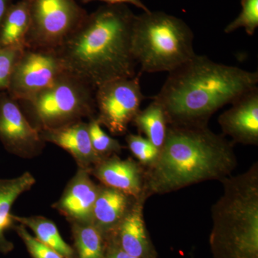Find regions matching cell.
<instances>
[{
    "mask_svg": "<svg viewBox=\"0 0 258 258\" xmlns=\"http://www.w3.org/2000/svg\"><path fill=\"white\" fill-rule=\"evenodd\" d=\"M153 101L144 110H140L133 121L141 132L161 150L167 133V115L160 103L153 98Z\"/></svg>",
    "mask_w": 258,
    "mask_h": 258,
    "instance_id": "obj_19",
    "label": "cell"
},
{
    "mask_svg": "<svg viewBox=\"0 0 258 258\" xmlns=\"http://www.w3.org/2000/svg\"><path fill=\"white\" fill-rule=\"evenodd\" d=\"M218 118L222 132L235 142L257 144L258 88L241 96Z\"/></svg>",
    "mask_w": 258,
    "mask_h": 258,
    "instance_id": "obj_11",
    "label": "cell"
},
{
    "mask_svg": "<svg viewBox=\"0 0 258 258\" xmlns=\"http://www.w3.org/2000/svg\"><path fill=\"white\" fill-rule=\"evenodd\" d=\"M93 172L106 186L118 190L127 196L138 198L142 192V171L132 159L121 160L114 157L101 161Z\"/></svg>",
    "mask_w": 258,
    "mask_h": 258,
    "instance_id": "obj_14",
    "label": "cell"
},
{
    "mask_svg": "<svg viewBox=\"0 0 258 258\" xmlns=\"http://www.w3.org/2000/svg\"><path fill=\"white\" fill-rule=\"evenodd\" d=\"M242 12L237 18L225 28L226 34L244 28L247 35L252 36L258 27V0H241Z\"/></svg>",
    "mask_w": 258,
    "mask_h": 258,
    "instance_id": "obj_22",
    "label": "cell"
},
{
    "mask_svg": "<svg viewBox=\"0 0 258 258\" xmlns=\"http://www.w3.org/2000/svg\"><path fill=\"white\" fill-rule=\"evenodd\" d=\"M258 73L197 55L169 73L154 99L170 125H205L217 110L257 88Z\"/></svg>",
    "mask_w": 258,
    "mask_h": 258,
    "instance_id": "obj_2",
    "label": "cell"
},
{
    "mask_svg": "<svg viewBox=\"0 0 258 258\" xmlns=\"http://www.w3.org/2000/svg\"><path fill=\"white\" fill-rule=\"evenodd\" d=\"M30 25L29 0H20L10 6L0 29V47H25V40Z\"/></svg>",
    "mask_w": 258,
    "mask_h": 258,
    "instance_id": "obj_18",
    "label": "cell"
},
{
    "mask_svg": "<svg viewBox=\"0 0 258 258\" xmlns=\"http://www.w3.org/2000/svg\"><path fill=\"white\" fill-rule=\"evenodd\" d=\"M0 142L8 152L23 157L35 155L45 143L38 129L7 91L0 92Z\"/></svg>",
    "mask_w": 258,
    "mask_h": 258,
    "instance_id": "obj_10",
    "label": "cell"
},
{
    "mask_svg": "<svg viewBox=\"0 0 258 258\" xmlns=\"http://www.w3.org/2000/svg\"><path fill=\"white\" fill-rule=\"evenodd\" d=\"M15 230L22 240L25 242L29 252L33 258H64L55 249L51 248L40 242L35 237L30 235L25 226L20 224L15 227Z\"/></svg>",
    "mask_w": 258,
    "mask_h": 258,
    "instance_id": "obj_26",
    "label": "cell"
},
{
    "mask_svg": "<svg viewBox=\"0 0 258 258\" xmlns=\"http://www.w3.org/2000/svg\"><path fill=\"white\" fill-rule=\"evenodd\" d=\"M136 15L126 5H106L88 14L57 49L64 70L96 88L137 76L132 51Z\"/></svg>",
    "mask_w": 258,
    "mask_h": 258,
    "instance_id": "obj_1",
    "label": "cell"
},
{
    "mask_svg": "<svg viewBox=\"0 0 258 258\" xmlns=\"http://www.w3.org/2000/svg\"><path fill=\"white\" fill-rule=\"evenodd\" d=\"M96 88L64 71L52 84L26 101H18L31 115L39 131L56 128L93 118L96 113Z\"/></svg>",
    "mask_w": 258,
    "mask_h": 258,
    "instance_id": "obj_6",
    "label": "cell"
},
{
    "mask_svg": "<svg viewBox=\"0 0 258 258\" xmlns=\"http://www.w3.org/2000/svg\"><path fill=\"white\" fill-rule=\"evenodd\" d=\"M25 47H0V92L7 91L12 74Z\"/></svg>",
    "mask_w": 258,
    "mask_h": 258,
    "instance_id": "obj_24",
    "label": "cell"
},
{
    "mask_svg": "<svg viewBox=\"0 0 258 258\" xmlns=\"http://www.w3.org/2000/svg\"><path fill=\"white\" fill-rule=\"evenodd\" d=\"M126 142L132 154L144 164H154L159 157L160 150L142 136L130 134Z\"/></svg>",
    "mask_w": 258,
    "mask_h": 258,
    "instance_id": "obj_25",
    "label": "cell"
},
{
    "mask_svg": "<svg viewBox=\"0 0 258 258\" xmlns=\"http://www.w3.org/2000/svg\"><path fill=\"white\" fill-rule=\"evenodd\" d=\"M73 232L79 258H105L103 233L92 222H74Z\"/></svg>",
    "mask_w": 258,
    "mask_h": 258,
    "instance_id": "obj_21",
    "label": "cell"
},
{
    "mask_svg": "<svg viewBox=\"0 0 258 258\" xmlns=\"http://www.w3.org/2000/svg\"><path fill=\"white\" fill-rule=\"evenodd\" d=\"M29 11L25 47L49 50H57L88 15L76 0H29Z\"/></svg>",
    "mask_w": 258,
    "mask_h": 258,
    "instance_id": "obj_7",
    "label": "cell"
},
{
    "mask_svg": "<svg viewBox=\"0 0 258 258\" xmlns=\"http://www.w3.org/2000/svg\"><path fill=\"white\" fill-rule=\"evenodd\" d=\"M42 140L58 146L69 152L79 163L81 169L88 170L90 166L103 160L93 149L88 133V123L75 122L60 128L39 131Z\"/></svg>",
    "mask_w": 258,
    "mask_h": 258,
    "instance_id": "obj_12",
    "label": "cell"
},
{
    "mask_svg": "<svg viewBox=\"0 0 258 258\" xmlns=\"http://www.w3.org/2000/svg\"><path fill=\"white\" fill-rule=\"evenodd\" d=\"M214 207L210 246L214 258H258L257 166L225 179Z\"/></svg>",
    "mask_w": 258,
    "mask_h": 258,
    "instance_id": "obj_4",
    "label": "cell"
},
{
    "mask_svg": "<svg viewBox=\"0 0 258 258\" xmlns=\"http://www.w3.org/2000/svg\"><path fill=\"white\" fill-rule=\"evenodd\" d=\"M64 71L57 50L25 47L7 92L15 101H26L52 84Z\"/></svg>",
    "mask_w": 258,
    "mask_h": 258,
    "instance_id": "obj_9",
    "label": "cell"
},
{
    "mask_svg": "<svg viewBox=\"0 0 258 258\" xmlns=\"http://www.w3.org/2000/svg\"><path fill=\"white\" fill-rule=\"evenodd\" d=\"M194 34L181 19L162 13L136 15L132 51L142 73H171L193 58Z\"/></svg>",
    "mask_w": 258,
    "mask_h": 258,
    "instance_id": "obj_5",
    "label": "cell"
},
{
    "mask_svg": "<svg viewBox=\"0 0 258 258\" xmlns=\"http://www.w3.org/2000/svg\"><path fill=\"white\" fill-rule=\"evenodd\" d=\"M145 98L141 87L140 75L103 83L95 92L98 111L97 120L113 135H122L140 111Z\"/></svg>",
    "mask_w": 258,
    "mask_h": 258,
    "instance_id": "obj_8",
    "label": "cell"
},
{
    "mask_svg": "<svg viewBox=\"0 0 258 258\" xmlns=\"http://www.w3.org/2000/svg\"><path fill=\"white\" fill-rule=\"evenodd\" d=\"M128 197L113 188H100L93 207L92 223L102 233L113 230L119 225L128 210Z\"/></svg>",
    "mask_w": 258,
    "mask_h": 258,
    "instance_id": "obj_17",
    "label": "cell"
},
{
    "mask_svg": "<svg viewBox=\"0 0 258 258\" xmlns=\"http://www.w3.org/2000/svg\"><path fill=\"white\" fill-rule=\"evenodd\" d=\"M15 222L29 227L34 232L35 238L48 246L64 258H74V249L61 237L57 226L53 222L41 216L20 217L13 215Z\"/></svg>",
    "mask_w": 258,
    "mask_h": 258,
    "instance_id": "obj_20",
    "label": "cell"
},
{
    "mask_svg": "<svg viewBox=\"0 0 258 258\" xmlns=\"http://www.w3.org/2000/svg\"><path fill=\"white\" fill-rule=\"evenodd\" d=\"M105 258H138L130 255L124 252L123 249H120L119 246L113 247V249L108 252V255L105 256Z\"/></svg>",
    "mask_w": 258,
    "mask_h": 258,
    "instance_id": "obj_28",
    "label": "cell"
},
{
    "mask_svg": "<svg viewBox=\"0 0 258 258\" xmlns=\"http://www.w3.org/2000/svg\"><path fill=\"white\" fill-rule=\"evenodd\" d=\"M232 144L205 125H170L149 173V189L166 193L225 178L235 166Z\"/></svg>",
    "mask_w": 258,
    "mask_h": 258,
    "instance_id": "obj_3",
    "label": "cell"
},
{
    "mask_svg": "<svg viewBox=\"0 0 258 258\" xmlns=\"http://www.w3.org/2000/svg\"><path fill=\"white\" fill-rule=\"evenodd\" d=\"M99 190L88 175V170L80 169L55 207L71 221L92 222L93 207Z\"/></svg>",
    "mask_w": 258,
    "mask_h": 258,
    "instance_id": "obj_13",
    "label": "cell"
},
{
    "mask_svg": "<svg viewBox=\"0 0 258 258\" xmlns=\"http://www.w3.org/2000/svg\"><path fill=\"white\" fill-rule=\"evenodd\" d=\"M94 1H101L106 3V5H126L130 4L142 10L144 13H149L151 10L142 3V0H81L83 4H88Z\"/></svg>",
    "mask_w": 258,
    "mask_h": 258,
    "instance_id": "obj_27",
    "label": "cell"
},
{
    "mask_svg": "<svg viewBox=\"0 0 258 258\" xmlns=\"http://www.w3.org/2000/svg\"><path fill=\"white\" fill-rule=\"evenodd\" d=\"M35 179L30 173L25 172L18 177L0 179V252L8 253L13 244L7 240L5 232L15 225L11 209L17 199L31 189Z\"/></svg>",
    "mask_w": 258,
    "mask_h": 258,
    "instance_id": "obj_16",
    "label": "cell"
},
{
    "mask_svg": "<svg viewBox=\"0 0 258 258\" xmlns=\"http://www.w3.org/2000/svg\"><path fill=\"white\" fill-rule=\"evenodd\" d=\"M88 129L93 149L101 157L121 150L122 147L118 141L112 138L101 128L97 118H91Z\"/></svg>",
    "mask_w": 258,
    "mask_h": 258,
    "instance_id": "obj_23",
    "label": "cell"
},
{
    "mask_svg": "<svg viewBox=\"0 0 258 258\" xmlns=\"http://www.w3.org/2000/svg\"><path fill=\"white\" fill-rule=\"evenodd\" d=\"M118 245L120 249L134 257L155 258L144 225L142 204H138L126 212L118 226Z\"/></svg>",
    "mask_w": 258,
    "mask_h": 258,
    "instance_id": "obj_15",
    "label": "cell"
},
{
    "mask_svg": "<svg viewBox=\"0 0 258 258\" xmlns=\"http://www.w3.org/2000/svg\"><path fill=\"white\" fill-rule=\"evenodd\" d=\"M13 4V0H0V29L2 24L8 10L12 5Z\"/></svg>",
    "mask_w": 258,
    "mask_h": 258,
    "instance_id": "obj_29",
    "label": "cell"
}]
</instances>
